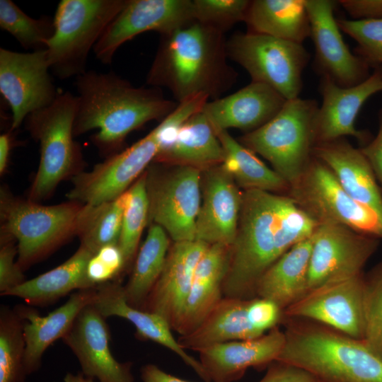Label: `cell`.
<instances>
[{
    "label": "cell",
    "instance_id": "obj_1",
    "mask_svg": "<svg viewBox=\"0 0 382 382\" xmlns=\"http://www.w3.org/2000/svg\"><path fill=\"white\" fill-rule=\"evenodd\" d=\"M318 225L288 195L259 190L243 192L224 297L256 298L262 274L291 247L311 236Z\"/></svg>",
    "mask_w": 382,
    "mask_h": 382
},
{
    "label": "cell",
    "instance_id": "obj_2",
    "mask_svg": "<svg viewBox=\"0 0 382 382\" xmlns=\"http://www.w3.org/2000/svg\"><path fill=\"white\" fill-rule=\"evenodd\" d=\"M78 107L74 137L93 129V144L112 156L132 131L154 120H163L178 105L156 87H134L113 71H86L76 77Z\"/></svg>",
    "mask_w": 382,
    "mask_h": 382
},
{
    "label": "cell",
    "instance_id": "obj_3",
    "mask_svg": "<svg viewBox=\"0 0 382 382\" xmlns=\"http://www.w3.org/2000/svg\"><path fill=\"white\" fill-rule=\"evenodd\" d=\"M224 34L195 20L161 35L146 83L168 88L178 103L199 94L219 98L238 77L227 62Z\"/></svg>",
    "mask_w": 382,
    "mask_h": 382
},
{
    "label": "cell",
    "instance_id": "obj_4",
    "mask_svg": "<svg viewBox=\"0 0 382 382\" xmlns=\"http://www.w3.org/2000/svg\"><path fill=\"white\" fill-rule=\"evenodd\" d=\"M285 343L276 361L300 367L318 382H382V359L362 340L312 320L282 316Z\"/></svg>",
    "mask_w": 382,
    "mask_h": 382
},
{
    "label": "cell",
    "instance_id": "obj_5",
    "mask_svg": "<svg viewBox=\"0 0 382 382\" xmlns=\"http://www.w3.org/2000/svg\"><path fill=\"white\" fill-rule=\"evenodd\" d=\"M77 107L76 96L69 91L59 92L50 105L25 118V127L39 142L40 154L28 199H47L62 180L82 171V152L74 139Z\"/></svg>",
    "mask_w": 382,
    "mask_h": 382
},
{
    "label": "cell",
    "instance_id": "obj_6",
    "mask_svg": "<svg viewBox=\"0 0 382 382\" xmlns=\"http://www.w3.org/2000/svg\"><path fill=\"white\" fill-rule=\"evenodd\" d=\"M81 205L69 201L45 206L1 188V235L16 241L17 264L23 271L76 235Z\"/></svg>",
    "mask_w": 382,
    "mask_h": 382
},
{
    "label": "cell",
    "instance_id": "obj_7",
    "mask_svg": "<svg viewBox=\"0 0 382 382\" xmlns=\"http://www.w3.org/2000/svg\"><path fill=\"white\" fill-rule=\"evenodd\" d=\"M318 107L313 99L286 100L273 118L239 141L267 159L290 187L313 156V122Z\"/></svg>",
    "mask_w": 382,
    "mask_h": 382
},
{
    "label": "cell",
    "instance_id": "obj_8",
    "mask_svg": "<svg viewBox=\"0 0 382 382\" xmlns=\"http://www.w3.org/2000/svg\"><path fill=\"white\" fill-rule=\"evenodd\" d=\"M127 0H62L54 14V33L47 43L50 69L60 79L86 71L88 54Z\"/></svg>",
    "mask_w": 382,
    "mask_h": 382
},
{
    "label": "cell",
    "instance_id": "obj_9",
    "mask_svg": "<svg viewBox=\"0 0 382 382\" xmlns=\"http://www.w3.org/2000/svg\"><path fill=\"white\" fill-rule=\"evenodd\" d=\"M226 52L248 71L253 82L270 86L286 100L299 97L302 73L310 58L302 44L248 32L226 40Z\"/></svg>",
    "mask_w": 382,
    "mask_h": 382
},
{
    "label": "cell",
    "instance_id": "obj_10",
    "mask_svg": "<svg viewBox=\"0 0 382 382\" xmlns=\"http://www.w3.org/2000/svg\"><path fill=\"white\" fill-rule=\"evenodd\" d=\"M296 203L318 224L332 222L382 238V219L351 197L331 170L313 156L288 191Z\"/></svg>",
    "mask_w": 382,
    "mask_h": 382
},
{
    "label": "cell",
    "instance_id": "obj_11",
    "mask_svg": "<svg viewBox=\"0 0 382 382\" xmlns=\"http://www.w3.org/2000/svg\"><path fill=\"white\" fill-rule=\"evenodd\" d=\"M145 173L149 221L161 226L174 243L195 241L202 201L199 168L179 164L166 173H157L154 167Z\"/></svg>",
    "mask_w": 382,
    "mask_h": 382
},
{
    "label": "cell",
    "instance_id": "obj_12",
    "mask_svg": "<svg viewBox=\"0 0 382 382\" xmlns=\"http://www.w3.org/2000/svg\"><path fill=\"white\" fill-rule=\"evenodd\" d=\"M160 149L156 127L146 136L126 149L108 156L88 171H81L71 179L69 201L98 204L115 199L144 173Z\"/></svg>",
    "mask_w": 382,
    "mask_h": 382
},
{
    "label": "cell",
    "instance_id": "obj_13",
    "mask_svg": "<svg viewBox=\"0 0 382 382\" xmlns=\"http://www.w3.org/2000/svg\"><path fill=\"white\" fill-rule=\"evenodd\" d=\"M49 70L46 50L18 52L0 48V92L11 110V130L56 99L59 91Z\"/></svg>",
    "mask_w": 382,
    "mask_h": 382
},
{
    "label": "cell",
    "instance_id": "obj_14",
    "mask_svg": "<svg viewBox=\"0 0 382 382\" xmlns=\"http://www.w3.org/2000/svg\"><path fill=\"white\" fill-rule=\"evenodd\" d=\"M378 245V238L346 226L318 224L313 234L308 291L327 282L364 272L366 263Z\"/></svg>",
    "mask_w": 382,
    "mask_h": 382
},
{
    "label": "cell",
    "instance_id": "obj_15",
    "mask_svg": "<svg viewBox=\"0 0 382 382\" xmlns=\"http://www.w3.org/2000/svg\"><path fill=\"white\" fill-rule=\"evenodd\" d=\"M364 282V272L327 282L284 309L282 316L317 322L361 340Z\"/></svg>",
    "mask_w": 382,
    "mask_h": 382
},
{
    "label": "cell",
    "instance_id": "obj_16",
    "mask_svg": "<svg viewBox=\"0 0 382 382\" xmlns=\"http://www.w3.org/2000/svg\"><path fill=\"white\" fill-rule=\"evenodd\" d=\"M195 20L192 0H127L93 50L99 61L109 64L117 50L137 35L166 34Z\"/></svg>",
    "mask_w": 382,
    "mask_h": 382
},
{
    "label": "cell",
    "instance_id": "obj_17",
    "mask_svg": "<svg viewBox=\"0 0 382 382\" xmlns=\"http://www.w3.org/2000/svg\"><path fill=\"white\" fill-rule=\"evenodd\" d=\"M311 37L316 50V63L322 76L342 87L356 86L369 76V65L351 52L334 17L336 2L306 0Z\"/></svg>",
    "mask_w": 382,
    "mask_h": 382
},
{
    "label": "cell",
    "instance_id": "obj_18",
    "mask_svg": "<svg viewBox=\"0 0 382 382\" xmlns=\"http://www.w3.org/2000/svg\"><path fill=\"white\" fill-rule=\"evenodd\" d=\"M382 91V76L378 69L363 82L342 87L328 76H322L320 91L322 105L313 122L315 144L352 136L364 143L368 134L356 129L354 122L365 101Z\"/></svg>",
    "mask_w": 382,
    "mask_h": 382
},
{
    "label": "cell",
    "instance_id": "obj_19",
    "mask_svg": "<svg viewBox=\"0 0 382 382\" xmlns=\"http://www.w3.org/2000/svg\"><path fill=\"white\" fill-rule=\"evenodd\" d=\"M105 319L92 304L88 305L62 340L75 354L85 376L98 382H134L132 363L119 362L110 351Z\"/></svg>",
    "mask_w": 382,
    "mask_h": 382
},
{
    "label": "cell",
    "instance_id": "obj_20",
    "mask_svg": "<svg viewBox=\"0 0 382 382\" xmlns=\"http://www.w3.org/2000/svg\"><path fill=\"white\" fill-rule=\"evenodd\" d=\"M243 192L221 164L209 167L196 219L195 240L231 246L238 225Z\"/></svg>",
    "mask_w": 382,
    "mask_h": 382
},
{
    "label": "cell",
    "instance_id": "obj_21",
    "mask_svg": "<svg viewBox=\"0 0 382 382\" xmlns=\"http://www.w3.org/2000/svg\"><path fill=\"white\" fill-rule=\"evenodd\" d=\"M199 241L175 242L143 310L158 314L173 330L182 316L197 265L209 247Z\"/></svg>",
    "mask_w": 382,
    "mask_h": 382
},
{
    "label": "cell",
    "instance_id": "obj_22",
    "mask_svg": "<svg viewBox=\"0 0 382 382\" xmlns=\"http://www.w3.org/2000/svg\"><path fill=\"white\" fill-rule=\"evenodd\" d=\"M285 343L278 326L253 339L230 341L197 351L209 382H236L249 368L263 369L276 361Z\"/></svg>",
    "mask_w": 382,
    "mask_h": 382
},
{
    "label": "cell",
    "instance_id": "obj_23",
    "mask_svg": "<svg viewBox=\"0 0 382 382\" xmlns=\"http://www.w3.org/2000/svg\"><path fill=\"white\" fill-rule=\"evenodd\" d=\"M286 101L270 86L251 81L232 94L207 102L202 111L214 130L251 132L273 118Z\"/></svg>",
    "mask_w": 382,
    "mask_h": 382
},
{
    "label": "cell",
    "instance_id": "obj_24",
    "mask_svg": "<svg viewBox=\"0 0 382 382\" xmlns=\"http://www.w3.org/2000/svg\"><path fill=\"white\" fill-rule=\"evenodd\" d=\"M92 305L105 318L120 317L129 321L139 340H150L170 349L205 382H209L199 360L191 357L172 334L168 322L156 313L135 308L127 301L124 286L115 280L96 286Z\"/></svg>",
    "mask_w": 382,
    "mask_h": 382
},
{
    "label": "cell",
    "instance_id": "obj_25",
    "mask_svg": "<svg viewBox=\"0 0 382 382\" xmlns=\"http://www.w3.org/2000/svg\"><path fill=\"white\" fill-rule=\"evenodd\" d=\"M96 294V287L76 291L64 304L44 316L33 308L16 307L24 320L23 368L25 376L40 368L46 349L69 332L83 309L93 303Z\"/></svg>",
    "mask_w": 382,
    "mask_h": 382
},
{
    "label": "cell",
    "instance_id": "obj_26",
    "mask_svg": "<svg viewBox=\"0 0 382 382\" xmlns=\"http://www.w3.org/2000/svg\"><path fill=\"white\" fill-rule=\"evenodd\" d=\"M312 155L325 163L354 200L382 219V190L367 159L344 138L314 145Z\"/></svg>",
    "mask_w": 382,
    "mask_h": 382
},
{
    "label": "cell",
    "instance_id": "obj_27",
    "mask_svg": "<svg viewBox=\"0 0 382 382\" xmlns=\"http://www.w3.org/2000/svg\"><path fill=\"white\" fill-rule=\"evenodd\" d=\"M231 246L209 245L195 271L182 316L175 331H194L223 299V284L230 264Z\"/></svg>",
    "mask_w": 382,
    "mask_h": 382
},
{
    "label": "cell",
    "instance_id": "obj_28",
    "mask_svg": "<svg viewBox=\"0 0 382 382\" xmlns=\"http://www.w3.org/2000/svg\"><path fill=\"white\" fill-rule=\"evenodd\" d=\"M313 235L291 247L262 274L256 287L257 297L274 301L282 311L308 291V272Z\"/></svg>",
    "mask_w": 382,
    "mask_h": 382
},
{
    "label": "cell",
    "instance_id": "obj_29",
    "mask_svg": "<svg viewBox=\"0 0 382 382\" xmlns=\"http://www.w3.org/2000/svg\"><path fill=\"white\" fill-rule=\"evenodd\" d=\"M94 254L79 246L65 262L19 286L2 296L23 299L33 306H44L52 303L74 290L96 287L87 276V265Z\"/></svg>",
    "mask_w": 382,
    "mask_h": 382
},
{
    "label": "cell",
    "instance_id": "obj_30",
    "mask_svg": "<svg viewBox=\"0 0 382 382\" xmlns=\"http://www.w3.org/2000/svg\"><path fill=\"white\" fill-rule=\"evenodd\" d=\"M222 145L212 125L201 110L192 115L159 149L154 161L178 162L199 167L221 163Z\"/></svg>",
    "mask_w": 382,
    "mask_h": 382
},
{
    "label": "cell",
    "instance_id": "obj_31",
    "mask_svg": "<svg viewBox=\"0 0 382 382\" xmlns=\"http://www.w3.org/2000/svg\"><path fill=\"white\" fill-rule=\"evenodd\" d=\"M250 300L223 297L194 331L178 337L179 344L184 349L197 352L211 345L264 335L248 320L247 308Z\"/></svg>",
    "mask_w": 382,
    "mask_h": 382
},
{
    "label": "cell",
    "instance_id": "obj_32",
    "mask_svg": "<svg viewBox=\"0 0 382 382\" xmlns=\"http://www.w3.org/2000/svg\"><path fill=\"white\" fill-rule=\"evenodd\" d=\"M306 0L250 1L244 22L249 31L303 44L311 37Z\"/></svg>",
    "mask_w": 382,
    "mask_h": 382
},
{
    "label": "cell",
    "instance_id": "obj_33",
    "mask_svg": "<svg viewBox=\"0 0 382 382\" xmlns=\"http://www.w3.org/2000/svg\"><path fill=\"white\" fill-rule=\"evenodd\" d=\"M214 131L224 151V158L220 164L236 184L245 190L289 191V184L255 153L235 139L228 130Z\"/></svg>",
    "mask_w": 382,
    "mask_h": 382
},
{
    "label": "cell",
    "instance_id": "obj_34",
    "mask_svg": "<svg viewBox=\"0 0 382 382\" xmlns=\"http://www.w3.org/2000/svg\"><path fill=\"white\" fill-rule=\"evenodd\" d=\"M169 248L166 231L159 225L151 224L137 255L129 279L124 286L129 304L143 309L162 272Z\"/></svg>",
    "mask_w": 382,
    "mask_h": 382
},
{
    "label": "cell",
    "instance_id": "obj_35",
    "mask_svg": "<svg viewBox=\"0 0 382 382\" xmlns=\"http://www.w3.org/2000/svg\"><path fill=\"white\" fill-rule=\"evenodd\" d=\"M129 190L115 199L98 204H82L79 212L76 236L93 254L104 246L118 244Z\"/></svg>",
    "mask_w": 382,
    "mask_h": 382
},
{
    "label": "cell",
    "instance_id": "obj_36",
    "mask_svg": "<svg viewBox=\"0 0 382 382\" xmlns=\"http://www.w3.org/2000/svg\"><path fill=\"white\" fill-rule=\"evenodd\" d=\"M24 320L17 309L0 311V382H24Z\"/></svg>",
    "mask_w": 382,
    "mask_h": 382
},
{
    "label": "cell",
    "instance_id": "obj_37",
    "mask_svg": "<svg viewBox=\"0 0 382 382\" xmlns=\"http://www.w3.org/2000/svg\"><path fill=\"white\" fill-rule=\"evenodd\" d=\"M0 27L32 52L46 50L54 33V18H33L11 0H0Z\"/></svg>",
    "mask_w": 382,
    "mask_h": 382
},
{
    "label": "cell",
    "instance_id": "obj_38",
    "mask_svg": "<svg viewBox=\"0 0 382 382\" xmlns=\"http://www.w3.org/2000/svg\"><path fill=\"white\" fill-rule=\"evenodd\" d=\"M128 190L129 198L124 211L118 243L125 258V269L134 258L142 231L149 221V200L145 172Z\"/></svg>",
    "mask_w": 382,
    "mask_h": 382
},
{
    "label": "cell",
    "instance_id": "obj_39",
    "mask_svg": "<svg viewBox=\"0 0 382 382\" xmlns=\"http://www.w3.org/2000/svg\"><path fill=\"white\" fill-rule=\"evenodd\" d=\"M361 340L382 359V260L365 274Z\"/></svg>",
    "mask_w": 382,
    "mask_h": 382
},
{
    "label": "cell",
    "instance_id": "obj_40",
    "mask_svg": "<svg viewBox=\"0 0 382 382\" xmlns=\"http://www.w3.org/2000/svg\"><path fill=\"white\" fill-rule=\"evenodd\" d=\"M337 22L341 31L357 41V56L369 65H382V18L338 19Z\"/></svg>",
    "mask_w": 382,
    "mask_h": 382
},
{
    "label": "cell",
    "instance_id": "obj_41",
    "mask_svg": "<svg viewBox=\"0 0 382 382\" xmlns=\"http://www.w3.org/2000/svg\"><path fill=\"white\" fill-rule=\"evenodd\" d=\"M195 19L224 33L244 21L250 1L192 0Z\"/></svg>",
    "mask_w": 382,
    "mask_h": 382
},
{
    "label": "cell",
    "instance_id": "obj_42",
    "mask_svg": "<svg viewBox=\"0 0 382 382\" xmlns=\"http://www.w3.org/2000/svg\"><path fill=\"white\" fill-rule=\"evenodd\" d=\"M125 270V261L118 244L100 248L88 261L87 276L96 286L113 281Z\"/></svg>",
    "mask_w": 382,
    "mask_h": 382
},
{
    "label": "cell",
    "instance_id": "obj_43",
    "mask_svg": "<svg viewBox=\"0 0 382 382\" xmlns=\"http://www.w3.org/2000/svg\"><path fill=\"white\" fill-rule=\"evenodd\" d=\"M16 241L7 236L1 235L0 247V292L2 296L9 290L26 281L23 270L17 264Z\"/></svg>",
    "mask_w": 382,
    "mask_h": 382
},
{
    "label": "cell",
    "instance_id": "obj_44",
    "mask_svg": "<svg viewBox=\"0 0 382 382\" xmlns=\"http://www.w3.org/2000/svg\"><path fill=\"white\" fill-rule=\"evenodd\" d=\"M282 314L283 311L274 301L260 297L250 299L247 308L249 322L263 334L281 323Z\"/></svg>",
    "mask_w": 382,
    "mask_h": 382
},
{
    "label": "cell",
    "instance_id": "obj_45",
    "mask_svg": "<svg viewBox=\"0 0 382 382\" xmlns=\"http://www.w3.org/2000/svg\"><path fill=\"white\" fill-rule=\"evenodd\" d=\"M258 382H318L307 371L295 365L274 361L268 366L265 376Z\"/></svg>",
    "mask_w": 382,
    "mask_h": 382
},
{
    "label": "cell",
    "instance_id": "obj_46",
    "mask_svg": "<svg viewBox=\"0 0 382 382\" xmlns=\"http://www.w3.org/2000/svg\"><path fill=\"white\" fill-rule=\"evenodd\" d=\"M337 3L353 20L382 18V0H340Z\"/></svg>",
    "mask_w": 382,
    "mask_h": 382
},
{
    "label": "cell",
    "instance_id": "obj_47",
    "mask_svg": "<svg viewBox=\"0 0 382 382\" xmlns=\"http://www.w3.org/2000/svg\"><path fill=\"white\" fill-rule=\"evenodd\" d=\"M370 164L382 190V109L379 115V128L373 140L359 149Z\"/></svg>",
    "mask_w": 382,
    "mask_h": 382
},
{
    "label": "cell",
    "instance_id": "obj_48",
    "mask_svg": "<svg viewBox=\"0 0 382 382\" xmlns=\"http://www.w3.org/2000/svg\"><path fill=\"white\" fill-rule=\"evenodd\" d=\"M141 376L143 382H190L169 374L153 364L144 366Z\"/></svg>",
    "mask_w": 382,
    "mask_h": 382
},
{
    "label": "cell",
    "instance_id": "obj_49",
    "mask_svg": "<svg viewBox=\"0 0 382 382\" xmlns=\"http://www.w3.org/2000/svg\"><path fill=\"white\" fill-rule=\"evenodd\" d=\"M13 145V139L10 132H5L0 135V173L4 174L7 168L11 150Z\"/></svg>",
    "mask_w": 382,
    "mask_h": 382
},
{
    "label": "cell",
    "instance_id": "obj_50",
    "mask_svg": "<svg viewBox=\"0 0 382 382\" xmlns=\"http://www.w3.org/2000/svg\"><path fill=\"white\" fill-rule=\"evenodd\" d=\"M63 382H93V379L85 376L83 374L68 373L64 378Z\"/></svg>",
    "mask_w": 382,
    "mask_h": 382
},
{
    "label": "cell",
    "instance_id": "obj_51",
    "mask_svg": "<svg viewBox=\"0 0 382 382\" xmlns=\"http://www.w3.org/2000/svg\"><path fill=\"white\" fill-rule=\"evenodd\" d=\"M381 74V76H382V66L378 69Z\"/></svg>",
    "mask_w": 382,
    "mask_h": 382
}]
</instances>
